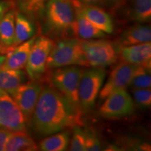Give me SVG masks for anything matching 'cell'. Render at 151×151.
Returning a JSON list of instances; mask_svg holds the SVG:
<instances>
[{
  "mask_svg": "<svg viewBox=\"0 0 151 151\" xmlns=\"http://www.w3.org/2000/svg\"><path fill=\"white\" fill-rule=\"evenodd\" d=\"M32 119L35 129L43 136L83 124L81 112L52 86L42 88Z\"/></svg>",
  "mask_w": 151,
  "mask_h": 151,
  "instance_id": "1",
  "label": "cell"
},
{
  "mask_svg": "<svg viewBox=\"0 0 151 151\" xmlns=\"http://www.w3.org/2000/svg\"><path fill=\"white\" fill-rule=\"evenodd\" d=\"M76 11L72 0H48L45 6L46 29L55 36L72 34Z\"/></svg>",
  "mask_w": 151,
  "mask_h": 151,
  "instance_id": "2",
  "label": "cell"
},
{
  "mask_svg": "<svg viewBox=\"0 0 151 151\" xmlns=\"http://www.w3.org/2000/svg\"><path fill=\"white\" fill-rule=\"evenodd\" d=\"M80 66L88 67V62L78 38H63L54 43L47 62V69Z\"/></svg>",
  "mask_w": 151,
  "mask_h": 151,
  "instance_id": "3",
  "label": "cell"
},
{
  "mask_svg": "<svg viewBox=\"0 0 151 151\" xmlns=\"http://www.w3.org/2000/svg\"><path fill=\"white\" fill-rule=\"evenodd\" d=\"M83 70L78 66H67L54 69L50 76L52 86L61 92L79 112L82 111L79 103L78 88Z\"/></svg>",
  "mask_w": 151,
  "mask_h": 151,
  "instance_id": "4",
  "label": "cell"
},
{
  "mask_svg": "<svg viewBox=\"0 0 151 151\" xmlns=\"http://www.w3.org/2000/svg\"><path fill=\"white\" fill-rule=\"evenodd\" d=\"M81 43L89 67H108L118 59V48L110 41L103 39H81Z\"/></svg>",
  "mask_w": 151,
  "mask_h": 151,
  "instance_id": "5",
  "label": "cell"
},
{
  "mask_svg": "<svg viewBox=\"0 0 151 151\" xmlns=\"http://www.w3.org/2000/svg\"><path fill=\"white\" fill-rule=\"evenodd\" d=\"M106 71L104 68L91 67L84 69L78 88L79 103L81 111H88L95 105L102 88Z\"/></svg>",
  "mask_w": 151,
  "mask_h": 151,
  "instance_id": "6",
  "label": "cell"
},
{
  "mask_svg": "<svg viewBox=\"0 0 151 151\" xmlns=\"http://www.w3.org/2000/svg\"><path fill=\"white\" fill-rule=\"evenodd\" d=\"M50 38L40 36L36 38L26 64V72L32 81L40 79L47 69V62L54 46Z\"/></svg>",
  "mask_w": 151,
  "mask_h": 151,
  "instance_id": "7",
  "label": "cell"
},
{
  "mask_svg": "<svg viewBox=\"0 0 151 151\" xmlns=\"http://www.w3.org/2000/svg\"><path fill=\"white\" fill-rule=\"evenodd\" d=\"M99 109L101 116L106 118H121L134 112V104L126 89H118L111 92L104 99Z\"/></svg>",
  "mask_w": 151,
  "mask_h": 151,
  "instance_id": "8",
  "label": "cell"
},
{
  "mask_svg": "<svg viewBox=\"0 0 151 151\" xmlns=\"http://www.w3.org/2000/svg\"><path fill=\"white\" fill-rule=\"evenodd\" d=\"M26 120L11 95L0 90V127L11 132H26Z\"/></svg>",
  "mask_w": 151,
  "mask_h": 151,
  "instance_id": "9",
  "label": "cell"
},
{
  "mask_svg": "<svg viewBox=\"0 0 151 151\" xmlns=\"http://www.w3.org/2000/svg\"><path fill=\"white\" fill-rule=\"evenodd\" d=\"M138 66L122 61L113 69L108 80L99 94L100 100H104L111 92L118 89H126L131 84Z\"/></svg>",
  "mask_w": 151,
  "mask_h": 151,
  "instance_id": "10",
  "label": "cell"
},
{
  "mask_svg": "<svg viewBox=\"0 0 151 151\" xmlns=\"http://www.w3.org/2000/svg\"><path fill=\"white\" fill-rule=\"evenodd\" d=\"M42 88L37 81L23 83L11 96L23 113L27 122L31 120Z\"/></svg>",
  "mask_w": 151,
  "mask_h": 151,
  "instance_id": "11",
  "label": "cell"
},
{
  "mask_svg": "<svg viewBox=\"0 0 151 151\" xmlns=\"http://www.w3.org/2000/svg\"><path fill=\"white\" fill-rule=\"evenodd\" d=\"M75 11L106 34L113 32V22L108 13L97 5L83 3L78 0H72Z\"/></svg>",
  "mask_w": 151,
  "mask_h": 151,
  "instance_id": "12",
  "label": "cell"
},
{
  "mask_svg": "<svg viewBox=\"0 0 151 151\" xmlns=\"http://www.w3.org/2000/svg\"><path fill=\"white\" fill-rule=\"evenodd\" d=\"M118 54L122 61L140 66L150 71L151 43H144L129 46H119Z\"/></svg>",
  "mask_w": 151,
  "mask_h": 151,
  "instance_id": "13",
  "label": "cell"
},
{
  "mask_svg": "<svg viewBox=\"0 0 151 151\" xmlns=\"http://www.w3.org/2000/svg\"><path fill=\"white\" fill-rule=\"evenodd\" d=\"M37 36H33L29 40L20 43L15 47L6 57L1 69L20 70L23 69L27 64L30 50Z\"/></svg>",
  "mask_w": 151,
  "mask_h": 151,
  "instance_id": "14",
  "label": "cell"
},
{
  "mask_svg": "<svg viewBox=\"0 0 151 151\" xmlns=\"http://www.w3.org/2000/svg\"><path fill=\"white\" fill-rule=\"evenodd\" d=\"M151 29L148 25L139 23L125 29L119 39V46H129L150 42Z\"/></svg>",
  "mask_w": 151,
  "mask_h": 151,
  "instance_id": "15",
  "label": "cell"
},
{
  "mask_svg": "<svg viewBox=\"0 0 151 151\" xmlns=\"http://www.w3.org/2000/svg\"><path fill=\"white\" fill-rule=\"evenodd\" d=\"M72 34L82 40L103 39L106 35L77 11H76L75 20L72 26Z\"/></svg>",
  "mask_w": 151,
  "mask_h": 151,
  "instance_id": "16",
  "label": "cell"
},
{
  "mask_svg": "<svg viewBox=\"0 0 151 151\" xmlns=\"http://www.w3.org/2000/svg\"><path fill=\"white\" fill-rule=\"evenodd\" d=\"M38 146L35 141L23 131L12 132L6 143V151H35Z\"/></svg>",
  "mask_w": 151,
  "mask_h": 151,
  "instance_id": "17",
  "label": "cell"
},
{
  "mask_svg": "<svg viewBox=\"0 0 151 151\" xmlns=\"http://www.w3.org/2000/svg\"><path fill=\"white\" fill-rule=\"evenodd\" d=\"M25 74L22 69H0V90L12 96L24 83Z\"/></svg>",
  "mask_w": 151,
  "mask_h": 151,
  "instance_id": "18",
  "label": "cell"
},
{
  "mask_svg": "<svg viewBox=\"0 0 151 151\" xmlns=\"http://www.w3.org/2000/svg\"><path fill=\"white\" fill-rule=\"evenodd\" d=\"M35 34L34 24L22 13L16 11L15 18V39L14 47L29 40Z\"/></svg>",
  "mask_w": 151,
  "mask_h": 151,
  "instance_id": "19",
  "label": "cell"
},
{
  "mask_svg": "<svg viewBox=\"0 0 151 151\" xmlns=\"http://www.w3.org/2000/svg\"><path fill=\"white\" fill-rule=\"evenodd\" d=\"M70 141V134L67 131L56 132L48 135L39 143V148L43 151H63L67 150Z\"/></svg>",
  "mask_w": 151,
  "mask_h": 151,
  "instance_id": "20",
  "label": "cell"
},
{
  "mask_svg": "<svg viewBox=\"0 0 151 151\" xmlns=\"http://www.w3.org/2000/svg\"><path fill=\"white\" fill-rule=\"evenodd\" d=\"M16 11L11 9L0 20V40L9 48H14L15 18Z\"/></svg>",
  "mask_w": 151,
  "mask_h": 151,
  "instance_id": "21",
  "label": "cell"
},
{
  "mask_svg": "<svg viewBox=\"0 0 151 151\" xmlns=\"http://www.w3.org/2000/svg\"><path fill=\"white\" fill-rule=\"evenodd\" d=\"M132 19L138 23H147L151 19V0H132Z\"/></svg>",
  "mask_w": 151,
  "mask_h": 151,
  "instance_id": "22",
  "label": "cell"
},
{
  "mask_svg": "<svg viewBox=\"0 0 151 151\" xmlns=\"http://www.w3.org/2000/svg\"><path fill=\"white\" fill-rule=\"evenodd\" d=\"M150 71L146 68L138 66L132 78L129 86L137 88H150Z\"/></svg>",
  "mask_w": 151,
  "mask_h": 151,
  "instance_id": "23",
  "label": "cell"
},
{
  "mask_svg": "<svg viewBox=\"0 0 151 151\" xmlns=\"http://www.w3.org/2000/svg\"><path fill=\"white\" fill-rule=\"evenodd\" d=\"M71 151H86V134L80 127L73 128V135L69 141Z\"/></svg>",
  "mask_w": 151,
  "mask_h": 151,
  "instance_id": "24",
  "label": "cell"
},
{
  "mask_svg": "<svg viewBox=\"0 0 151 151\" xmlns=\"http://www.w3.org/2000/svg\"><path fill=\"white\" fill-rule=\"evenodd\" d=\"M132 92L136 103L143 108H148L151 105L150 88H132Z\"/></svg>",
  "mask_w": 151,
  "mask_h": 151,
  "instance_id": "25",
  "label": "cell"
},
{
  "mask_svg": "<svg viewBox=\"0 0 151 151\" xmlns=\"http://www.w3.org/2000/svg\"><path fill=\"white\" fill-rule=\"evenodd\" d=\"M86 134V151H100L102 150V145L95 132L92 129L84 130Z\"/></svg>",
  "mask_w": 151,
  "mask_h": 151,
  "instance_id": "26",
  "label": "cell"
},
{
  "mask_svg": "<svg viewBox=\"0 0 151 151\" xmlns=\"http://www.w3.org/2000/svg\"><path fill=\"white\" fill-rule=\"evenodd\" d=\"M44 1L43 0H24V8L30 12H36L43 8Z\"/></svg>",
  "mask_w": 151,
  "mask_h": 151,
  "instance_id": "27",
  "label": "cell"
},
{
  "mask_svg": "<svg viewBox=\"0 0 151 151\" xmlns=\"http://www.w3.org/2000/svg\"><path fill=\"white\" fill-rule=\"evenodd\" d=\"M15 9L14 0H0V20L11 9Z\"/></svg>",
  "mask_w": 151,
  "mask_h": 151,
  "instance_id": "28",
  "label": "cell"
},
{
  "mask_svg": "<svg viewBox=\"0 0 151 151\" xmlns=\"http://www.w3.org/2000/svg\"><path fill=\"white\" fill-rule=\"evenodd\" d=\"M11 132H12L9 131L8 129L0 127V151L4 150L6 143L8 141Z\"/></svg>",
  "mask_w": 151,
  "mask_h": 151,
  "instance_id": "29",
  "label": "cell"
},
{
  "mask_svg": "<svg viewBox=\"0 0 151 151\" xmlns=\"http://www.w3.org/2000/svg\"><path fill=\"white\" fill-rule=\"evenodd\" d=\"M14 48H9L4 46L0 40V55H8Z\"/></svg>",
  "mask_w": 151,
  "mask_h": 151,
  "instance_id": "30",
  "label": "cell"
},
{
  "mask_svg": "<svg viewBox=\"0 0 151 151\" xmlns=\"http://www.w3.org/2000/svg\"><path fill=\"white\" fill-rule=\"evenodd\" d=\"M83 3L89 4L93 5H99L104 4L106 3V0H78Z\"/></svg>",
  "mask_w": 151,
  "mask_h": 151,
  "instance_id": "31",
  "label": "cell"
},
{
  "mask_svg": "<svg viewBox=\"0 0 151 151\" xmlns=\"http://www.w3.org/2000/svg\"><path fill=\"white\" fill-rule=\"evenodd\" d=\"M7 55H0V69H1L4 62H5L6 59Z\"/></svg>",
  "mask_w": 151,
  "mask_h": 151,
  "instance_id": "32",
  "label": "cell"
},
{
  "mask_svg": "<svg viewBox=\"0 0 151 151\" xmlns=\"http://www.w3.org/2000/svg\"><path fill=\"white\" fill-rule=\"evenodd\" d=\"M126 0H106V2H112L114 4H120L125 1Z\"/></svg>",
  "mask_w": 151,
  "mask_h": 151,
  "instance_id": "33",
  "label": "cell"
},
{
  "mask_svg": "<svg viewBox=\"0 0 151 151\" xmlns=\"http://www.w3.org/2000/svg\"><path fill=\"white\" fill-rule=\"evenodd\" d=\"M43 1L45 2V1H48V0H43Z\"/></svg>",
  "mask_w": 151,
  "mask_h": 151,
  "instance_id": "34",
  "label": "cell"
}]
</instances>
